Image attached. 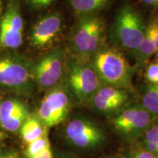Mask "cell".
<instances>
[{"label": "cell", "instance_id": "32", "mask_svg": "<svg viewBox=\"0 0 158 158\" xmlns=\"http://www.w3.org/2000/svg\"><path fill=\"white\" fill-rule=\"evenodd\" d=\"M106 158H124L122 157H118V156H110V157H108Z\"/></svg>", "mask_w": 158, "mask_h": 158}, {"label": "cell", "instance_id": "21", "mask_svg": "<svg viewBox=\"0 0 158 158\" xmlns=\"http://www.w3.org/2000/svg\"><path fill=\"white\" fill-rule=\"evenodd\" d=\"M26 106L22 102L16 99H9L0 103V123L5 122L7 118L23 109Z\"/></svg>", "mask_w": 158, "mask_h": 158}, {"label": "cell", "instance_id": "10", "mask_svg": "<svg viewBox=\"0 0 158 158\" xmlns=\"http://www.w3.org/2000/svg\"><path fill=\"white\" fill-rule=\"evenodd\" d=\"M62 23V17L58 12H51L41 17L31 30L30 45L37 48L48 46L60 34Z\"/></svg>", "mask_w": 158, "mask_h": 158}, {"label": "cell", "instance_id": "28", "mask_svg": "<svg viewBox=\"0 0 158 158\" xmlns=\"http://www.w3.org/2000/svg\"><path fill=\"white\" fill-rule=\"evenodd\" d=\"M142 2L147 5L158 7V0H142Z\"/></svg>", "mask_w": 158, "mask_h": 158}, {"label": "cell", "instance_id": "4", "mask_svg": "<svg viewBox=\"0 0 158 158\" xmlns=\"http://www.w3.org/2000/svg\"><path fill=\"white\" fill-rule=\"evenodd\" d=\"M64 135L73 147L86 152L100 149L106 141L103 130L89 118L82 116L68 122L64 129Z\"/></svg>", "mask_w": 158, "mask_h": 158}, {"label": "cell", "instance_id": "25", "mask_svg": "<svg viewBox=\"0 0 158 158\" xmlns=\"http://www.w3.org/2000/svg\"><path fill=\"white\" fill-rule=\"evenodd\" d=\"M147 30L149 31V34L155 43L157 51H158V21H154L150 23L147 27Z\"/></svg>", "mask_w": 158, "mask_h": 158}, {"label": "cell", "instance_id": "18", "mask_svg": "<svg viewBox=\"0 0 158 158\" xmlns=\"http://www.w3.org/2000/svg\"><path fill=\"white\" fill-rule=\"evenodd\" d=\"M90 102H92L93 107L97 110H98L100 113L103 114H113L115 112H118L124 108V103L119 102L110 101V100H106V99L101 98L97 94H94Z\"/></svg>", "mask_w": 158, "mask_h": 158}, {"label": "cell", "instance_id": "33", "mask_svg": "<svg viewBox=\"0 0 158 158\" xmlns=\"http://www.w3.org/2000/svg\"><path fill=\"white\" fill-rule=\"evenodd\" d=\"M156 61H157L156 62L158 63V51H157V52H156Z\"/></svg>", "mask_w": 158, "mask_h": 158}, {"label": "cell", "instance_id": "5", "mask_svg": "<svg viewBox=\"0 0 158 158\" xmlns=\"http://www.w3.org/2000/svg\"><path fill=\"white\" fill-rule=\"evenodd\" d=\"M103 84L90 62L73 61L69 67L67 87L77 101L86 103Z\"/></svg>", "mask_w": 158, "mask_h": 158}, {"label": "cell", "instance_id": "24", "mask_svg": "<svg viewBox=\"0 0 158 158\" xmlns=\"http://www.w3.org/2000/svg\"><path fill=\"white\" fill-rule=\"evenodd\" d=\"M56 0H26L27 5L31 10L37 11L46 8Z\"/></svg>", "mask_w": 158, "mask_h": 158}, {"label": "cell", "instance_id": "30", "mask_svg": "<svg viewBox=\"0 0 158 158\" xmlns=\"http://www.w3.org/2000/svg\"><path fill=\"white\" fill-rule=\"evenodd\" d=\"M56 158H76V157H73V156H70V155H61V156H59V157H57Z\"/></svg>", "mask_w": 158, "mask_h": 158}, {"label": "cell", "instance_id": "20", "mask_svg": "<svg viewBox=\"0 0 158 158\" xmlns=\"http://www.w3.org/2000/svg\"><path fill=\"white\" fill-rule=\"evenodd\" d=\"M29 115L27 107L13 114L10 117L2 122L1 126L4 129L10 132H16L20 130L23 122Z\"/></svg>", "mask_w": 158, "mask_h": 158}, {"label": "cell", "instance_id": "27", "mask_svg": "<svg viewBox=\"0 0 158 158\" xmlns=\"http://www.w3.org/2000/svg\"><path fill=\"white\" fill-rule=\"evenodd\" d=\"M35 158H54V156H53L51 149H49L48 150H46L45 152H44L43 153L41 154V155H38L37 157Z\"/></svg>", "mask_w": 158, "mask_h": 158}, {"label": "cell", "instance_id": "13", "mask_svg": "<svg viewBox=\"0 0 158 158\" xmlns=\"http://www.w3.org/2000/svg\"><path fill=\"white\" fill-rule=\"evenodd\" d=\"M110 0H68L76 16L94 15L109 5Z\"/></svg>", "mask_w": 158, "mask_h": 158}, {"label": "cell", "instance_id": "6", "mask_svg": "<svg viewBox=\"0 0 158 158\" xmlns=\"http://www.w3.org/2000/svg\"><path fill=\"white\" fill-rule=\"evenodd\" d=\"M71 96L67 86L62 85L55 86L45 94L36 116L47 129L55 127L66 119L72 106Z\"/></svg>", "mask_w": 158, "mask_h": 158}, {"label": "cell", "instance_id": "23", "mask_svg": "<svg viewBox=\"0 0 158 158\" xmlns=\"http://www.w3.org/2000/svg\"><path fill=\"white\" fill-rule=\"evenodd\" d=\"M145 78L149 84H158V63L152 62L148 65L145 72Z\"/></svg>", "mask_w": 158, "mask_h": 158}, {"label": "cell", "instance_id": "7", "mask_svg": "<svg viewBox=\"0 0 158 158\" xmlns=\"http://www.w3.org/2000/svg\"><path fill=\"white\" fill-rule=\"evenodd\" d=\"M154 119L155 117L141 104L134 103L116 112L111 123L124 139L131 141L139 139Z\"/></svg>", "mask_w": 158, "mask_h": 158}, {"label": "cell", "instance_id": "14", "mask_svg": "<svg viewBox=\"0 0 158 158\" xmlns=\"http://www.w3.org/2000/svg\"><path fill=\"white\" fill-rule=\"evenodd\" d=\"M156 52H157V48L155 47V43L147 29L143 41L134 52L135 54L138 68H142L147 64L149 62V59L154 54H156Z\"/></svg>", "mask_w": 158, "mask_h": 158}, {"label": "cell", "instance_id": "16", "mask_svg": "<svg viewBox=\"0 0 158 158\" xmlns=\"http://www.w3.org/2000/svg\"><path fill=\"white\" fill-rule=\"evenodd\" d=\"M142 106L154 117L158 116V84H148L141 98Z\"/></svg>", "mask_w": 158, "mask_h": 158}, {"label": "cell", "instance_id": "1", "mask_svg": "<svg viewBox=\"0 0 158 158\" xmlns=\"http://www.w3.org/2000/svg\"><path fill=\"white\" fill-rule=\"evenodd\" d=\"M90 63L103 84L126 90L133 89V69L120 51L113 48H100Z\"/></svg>", "mask_w": 158, "mask_h": 158}, {"label": "cell", "instance_id": "19", "mask_svg": "<svg viewBox=\"0 0 158 158\" xmlns=\"http://www.w3.org/2000/svg\"><path fill=\"white\" fill-rule=\"evenodd\" d=\"M27 145L25 150V155L27 158H35L46 150L51 149L48 134Z\"/></svg>", "mask_w": 158, "mask_h": 158}, {"label": "cell", "instance_id": "31", "mask_svg": "<svg viewBox=\"0 0 158 158\" xmlns=\"http://www.w3.org/2000/svg\"><path fill=\"white\" fill-rule=\"evenodd\" d=\"M2 9V0H0V15H1Z\"/></svg>", "mask_w": 158, "mask_h": 158}, {"label": "cell", "instance_id": "26", "mask_svg": "<svg viewBox=\"0 0 158 158\" xmlns=\"http://www.w3.org/2000/svg\"><path fill=\"white\" fill-rule=\"evenodd\" d=\"M0 158H19V155L15 151H5L0 153Z\"/></svg>", "mask_w": 158, "mask_h": 158}, {"label": "cell", "instance_id": "2", "mask_svg": "<svg viewBox=\"0 0 158 158\" xmlns=\"http://www.w3.org/2000/svg\"><path fill=\"white\" fill-rule=\"evenodd\" d=\"M147 29L142 15L132 6L124 5L116 15L113 34L123 48L135 52L143 41Z\"/></svg>", "mask_w": 158, "mask_h": 158}, {"label": "cell", "instance_id": "17", "mask_svg": "<svg viewBox=\"0 0 158 158\" xmlns=\"http://www.w3.org/2000/svg\"><path fill=\"white\" fill-rule=\"evenodd\" d=\"M95 94L106 100L119 102L124 104L127 103L129 99L127 90L106 84H102L95 92Z\"/></svg>", "mask_w": 158, "mask_h": 158}, {"label": "cell", "instance_id": "29", "mask_svg": "<svg viewBox=\"0 0 158 158\" xmlns=\"http://www.w3.org/2000/svg\"><path fill=\"white\" fill-rule=\"evenodd\" d=\"M6 137V135L5 133H3V132L0 131V142H1L2 141H3L4 139H5Z\"/></svg>", "mask_w": 158, "mask_h": 158}, {"label": "cell", "instance_id": "22", "mask_svg": "<svg viewBox=\"0 0 158 158\" xmlns=\"http://www.w3.org/2000/svg\"><path fill=\"white\" fill-rule=\"evenodd\" d=\"M127 158H158V157L144 149L137 142L130 149Z\"/></svg>", "mask_w": 158, "mask_h": 158}, {"label": "cell", "instance_id": "8", "mask_svg": "<svg viewBox=\"0 0 158 158\" xmlns=\"http://www.w3.org/2000/svg\"><path fill=\"white\" fill-rule=\"evenodd\" d=\"M66 63V52L56 48L40 57L33 64L35 81L41 89L54 87L64 74Z\"/></svg>", "mask_w": 158, "mask_h": 158}, {"label": "cell", "instance_id": "9", "mask_svg": "<svg viewBox=\"0 0 158 158\" xmlns=\"http://www.w3.org/2000/svg\"><path fill=\"white\" fill-rule=\"evenodd\" d=\"M23 20L20 0H8L0 23V48L15 49L22 44Z\"/></svg>", "mask_w": 158, "mask_h": 158}, {"label": "cell", "instance_id": "15", "mask_svg": "<svg viewBox=\"0 0 158 158\" xmlns=\"http://www.w3.org/2000/svg\"><path fill=\"white\" fill-rule=\"evenodd\" d=\"M138 143L142 147L158 157V118L154 119Z\"/></svg>", "mask_w": 158, "mask_h": 158}, {"label": "cell", "instance_id": "3", "mask_svg": "<svg viewBox=\"0 0 158 158\" xmlns=\"http://www.w3.org/2000/svg\"><path fill=\"white\" fill-rule=\"evenodd\" d=\"M33 63L24 56L0 57V84L21 94H29L35 83Z\"/></svg>", "mask_w": 158, "mask_h": 158}, {"label": "cell", "instance_id": "12", "mask_svg": "<svg viewBox=\"0 0 158 158\" xmlns=\"http://www.w3.org/2000/svg\"><path fill=\"white\" fill-rule=\"evenodd\" d=\"M19 130L21 138L26 144L47 135V128L36 116L29 115Z\"/></svg>", "mask_w": 158, "mask_h": 158}, {"label": "cell", "instance_id": "34", "mask_svg": "<svg viewBox=\"0 0 158 158\" xmlns=\"http://www.w3.org/2000/svg\"><path fill=\"white\" fill-rule=\"evenodd\" d=\"M155 118H158V116H157V117H155Z\"/></svg>", "mask_w": 158, "mask_h": 158}, {"label": "cell", "instance_id": "11", "mask_svg": "<svg viewBox=\"0 0 158 158\" xmlns=\"http://www.w3.org/2000/svg\"><path fill=\"white\" fill-rule=\"evenodd\" d=\"M101 19L97 14L78 17L71 40L72 51L76 56V61L82 63L89 62L87 58L89 43L94 27Z\"/></svg>", "mask_w": 158, "mask_h": 158}]
</instances>
